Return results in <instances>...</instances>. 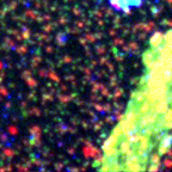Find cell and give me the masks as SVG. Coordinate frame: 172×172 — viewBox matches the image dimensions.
<instances>
[{
  "label": "cell",
  "mask_w": 172,
  "mask_h": 172,
  "mask_svg": "<svg viewBox=\"0 0 172 172\" xmlns=\"http://www.w3.org/2000/svg\"><path fill=\"white\" fill-rule=\"evenodd\" d=\"M151 48L154 49V48H158L159 45L163 43V34L161 32H155V34L151 37Z\"/></svg>",
  "instance_id": "obj_1"
}]
</instances>
